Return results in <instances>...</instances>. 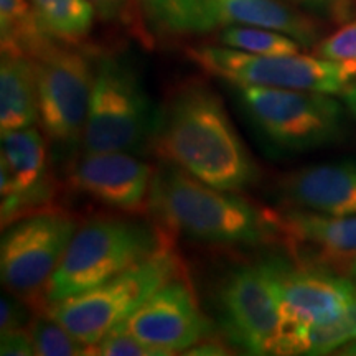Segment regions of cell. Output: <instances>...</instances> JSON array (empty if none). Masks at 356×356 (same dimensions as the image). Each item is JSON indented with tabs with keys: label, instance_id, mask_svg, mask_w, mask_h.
Returning a JSON list of instances; mask_svg holds the SVG:
<instances>
[{
	"label": "cell",
	"instance_id": "6da1fadb",
	"mask_svg": "<svg viewBox=\"0 0 356 356\" xmlns=\"http://www.w3.org/2000/svg\"><path fill=\"white\" fill-rule=\"evenodd\" d=\"M150 147L160 160L216 188L243 191L259 178L220 96L197 79L180 83L163 101Z\"/></svg>",
	"mask_w": 356,
	"mask_h": 356
},
{
	"label": "cell",
	"instance_id": "7a4b0ae2",
	"mask_svg": "<svg viewBox=\"0 0 356 356\" xmlns=\"http://www.w3.org/2000/svg\"><path fill=\"white\" fill-rule=\"evenodd\" d=\"M149 213L167 233L210 244L257 246L279 234L273 211L163 160L155 167Z\"/></svg>",
	"mask_w": 356,
	"mask_h": 356
},
{
	"label": "cell",
	"instance_id": "3957f363",
	"mask_svg": "<svg viewBox=\"0 0 356 356\" xmlns=\"http://www.w3.org/2000/svg\"><path fill=\"white\" fill-rule=\"evenodd\" d=\"M168 234L155 221L129 213L83 222L48 284L44 307L126 273L172 243Z\"/></svg>",
	"mask_w": 356,
	"mask_h": 356
},
{
	"label": "cell",
	"instance_id": "277c9868",
	"mask_svg": "<svg viewBox=\"0 0 356 356\" xmlns=\"http://www.w3.org/2000/svg\"><path fill=\"white\" fill-rule=\"evenodd\" d=\"M155 121L137 71L121 56L97 55L83 152H140L152 144Z\"/></svg>",
	"mask_w": 356,
	"mask_h": 356
},
{
	"label": "cell",
	"instance_id": "5b68a950",
	"mask_svg": "<svg viewBox=\"0 0 356 356\" xmlns=\"http://www.w3.org/2000/svg\"><path fill=\"white\" fill-rule=\"evenodd\" d=\"M178 274H181L180 259L168 243L126 273L78 296L47 305L43 312L92 348Z\"/></svg>",
	"mask_w": 356,
	"mask_h": 356
},
{
	"label": "cell",
	"instance_id": "8992f818",
	"mask_svg": "<svg viewBox=\"0 0 356 356\" xmlns=\"http://www.w3.org/2000/svg\"><path fill=\"white\" fill-rule=\"evenodd\" d=\"M78 228L73 213L48 204L7 225L0 244V275L8 293L44 309L48 284Z\"/></svg>",
	"mask_w": 356,
	"mask_h": 356
},
{
	"label": "cell",
	"instance_id": "52a82bcc",
	"mask_svg": "<svg viewBox=\"0 0 356 356\" xmlns=\"http://www.w3.org/2000/svg\"><path fill=\"white\" fill-rule=\"evenodd\" d=\"M186 56L204 73L238 88H280L343 95L353 76L343 66L320 56H262L228 47H190Z\"/></svg>",
	"mask_w": 356,
	"mask_h": 356
},
{
	"label": "cell",
	"instance_id": "ba28073f",
	"mask_svg": "<svg viewBox=\"0 0 356 356\" xmlns=\"http://www.w3.org/2000/svg\"><path fill=\"white\" fill-rule=\"evenodd\" d=\"M239 99L259 131L282 149H315L343 134V109L333 95L246 86L239 88Z\"/></svg>",
	"mask_w": 356,
	"mask_h": 356
},
{
	"label": "cell",
	"instance_id": "9c48e42d",
	"mask_svg": "<svg viewBox=\"0 0 356 356\" xmlns=\"http://www.w3.org/2000/svg\"><path fill=\"white\" fill-rule=\"evenodd\" d=\"M40 127L58 145L81 144L86 127L95 60L71 43H51L35 58Z\"/></svg>",
	"mask_w": 356,
	"mask_h": 356
},
{
	"label": "cell",
	"instance_id": "30bf717a",
	"mask_svg": "<svg viewBox=\"0 0 356 356\" xmlns=\"http://www.w3.org/2000/svg\"><path fill=\"white\" fill-rule=\"evenodd\" d=\"M220 309L236 345L252 355H275L280 307L273 261L231 270L220 287Z\"/></svg>",
	"mask_w": 356,
	"mask_h": 356
},
{
	"label": "cell",
	"instance_id": "8fae6325",
	"mask_svg": "<svg viewBox=\"0 0 356 356\" xmlns=\"http://www.w3.org/2000/svg\"><path fill=\"white\" fill-rule=\"evenodd\" d=\"M118 328L168 355H184L211 333L193 289L181 274L157 289Z\"/></svg>",
	"mask_w": 356,
	"mask_h": 356
},
{
	"label": "cell",
	"instance_id": "7c38bea8",
	"mask_svg": "<svg viewBox=\"0 0 356 356\" xmlns=\"http://www.w3.org/2000/svg\"><path fill=\"white\" fill-rule=\"evenodd\" d=\"M155 167L129 152L81 155L70 172L74 190L118 213L144 215L149 211Z\"/></svg>",
	"mask_w": 356,
	"mask_h": 356
},
{
	"label": "cell",
	"instance_id": "4fadbf2b",
	"mask_svg": "<svg viewBox=\"0 0 356 356\" xmlns=\"http://www.w3.org/2000/svg\"><path fill=\"white\" fill-rule=\"evenodd\" d=\"M274 262L280 307V333L340 318L353 297L356 284L330 270Z\"/></svg>",
	"mask_w": 356,
	"mask_h": 356
},
{
	"label": "cell",
	"instance_id": "5bb4252c",
	"mask_svg": "<svg viewBox=\"0 0 356 356\" xmlns=\"http://www.w3.org/2000/svg\"><path fill=\"white\" fill-rule=\"evenodd\" d=\"M47 136L42 129L30 126L2 132L0 162V195L2 226L35 211L53 193L48 173Z\"/></svg>",
	"mask_w": 356,
	"mask_h": 356
},
{
	"label": "cell",
	"instance_id": "9a60e30c",
	"mask_svg": "<svg viewBox=\"0 0 356 356\" xmlns=\"http://www.w3.org/2000/svg\"><path fill=\"white\" fill-rule=\"evenodd\" d=\"M280 195L299 210L328 216L356 215V162H327L280 178Z\"/></svg>",
	"mask_w": 356,
	"mask_h": 356
},
{
	"label": "cell",
	"instance_id": "2e32d148",
	"mask_svg": "<svg viewBox=\"0 0 356 356\" xmlns=\"http://www.w3.org/2000/svg\"><path fill=\"white\" fill-rule=\"evenodd\" d=\"M273 213L289 244L314 249L325 259H348V264L356 256V215L328 216L299 208Z\"/></svg>",
	"mask_w": 356,
	"mask_h": 356
},
{
	"label": "cell",
	"instance_id": "e0dca14e",
	"mask_svg": "<svg viewBox=\"0 0 356 356\" xmlns=\"http://www.w3.org/2000/svg\"><path fill=\"white\" fill-rule=\"evenodd\" d=\"M220 26L246 25L275 30L312 47L318 38V25L310 17L280 0H211Z\"/></svg>",
	"mask_w": 356,
	"mask_h": 356
},
{
	"label": "cell",
	"instance_id": "ac0fdd59",
	"mask_svg": "<svg viewBox=\"0 0 356 356\" xmlns=\"http://www.w3.org/2000/svg\"><path fill=\"white\" fill-rule=\"evenodd\" d=\"M40 122L38 83L35 60L2 53L0 61V129L2 132Z\"/></svg>",
	"mask_w": 356,
	"mask_h": 356
},
{
	"label": "cell",
	"instance_id": "d6986e66",
	"mask_svg": "<svg viewBox=\"0 0 356 356\" xmlns=\"http://www.w3.org/2000/svg\"><path fill=\"white\" fill-rule=\"evenodd\" d=\"M2 53L37 58L58 42L44 29L30 0H0Z\"/></svg>",
	"mask_w": 356,
	"mask_h": 356
},
{
	"label": "cell",
	"instance_id": "ffe728a7",
	"mask_svg": "<svg viewBox=\"0 0 356 356\" xmlns=\"http://www.w3.org/2000/svg\"><path fill=\"white\" fill-rule=\"evenodd\" d=\"M136 3L160 32L203 35L220 26L211 0H136Z\"/></svg>",
	"mask_w": 356,
	"mask_h": 356
},
{
	"label": "cell",
	"instance_id": "44dd1931",
	"mask_svg": "<svg viewBox=\"0 0 356 356\" xmlns=\"http://www.w3.org/2000/svg\"><path fill=\"white\" fill-rule=\"evenodd\" d=\"M44 29L63 43H78L91 33L96 10L88 0H30Z\"/></svg>",
	"mask_w": 356,
	"mask_h": 356
},
{
	"label": "cell",
	"instance_id": "7402d4cb",
	"mask_svg": "<svg viewBox=\"0 0 356 356\" xmlns=\"http://www.w3.org/2000/svg\"><path fill=\"white\" fill-rule=\"evenodd\" d=\"M353 340L350 323L341 315L332 322L284 330L275 355H327Z\"/></svg>",
	"mask_w": 356,
	"mask_h": 356
},
{
	"label": "cell",
	"instance_id": "603a6c76",
	"mask_svg": "<svg viewBox=\"0 0 356 356\" xmlns=\"http://www.w3.org/2000/svg\"><path fill=\"white\" fill-rule=\"evenodd\" d=\"M222 47L262 56L296 55L302 44L286 33L246 25H226L220 33Z\"/></svg>",
	"mask_w": 356,
	"mask_h": 356
},
{
	"label": "cell",
	"instance_id": "cb8c5ba5",
	"mask_svg": "<svg viewBox=\"0 0 356 356\" xmlns=\"http://www.w3.org/2000/svg\"><path fill=\"white\" fill-rule=\"evenodd\" d=\"M35 353L40 356H83L91 355V346L83 343L47 312H42L29 323Z\"/></svg>",
	"mask_w": 356,
	"mask_h": 356
},
{
	"label": "cell",
	"instance_id": "d4e9b609",
	"mask_svg": "<svg viewBox=\"0 0 356 356\" xmlns=\"http://www.w3.org/2000/svg\"><path fill=\"white\" fill-rule=\"evenodd\" d=\"M315 55L341 65L356 78V22H350L318 42Z\"/></svg>",
	"mask_w": 356,
	"mask_h": 356
},
{
	"label": "cell",
	"instance_id": "484cf974",
	"mask_svg": "<svg viewBox=\"0 0 356 356\" xmlns=\"http://www.w3.org/2000/svg\"><path fill=\"white\" fill-rule=\"evenodd\" d=\"M88 2L102 22L121 25L129 32L136 33L142 42H150V35L139 19L140 8L137 7L136 0H88Z\"/></svg>",
	"mask_w": 356,
	"mask_h": 356
},
{
	"label": "cell",
	"instance_id": "4316f807",
	"mask_svg": "<svg viewBox=\"0 0 356 356\" xmlns=\"http://www.w3.org/2000/svg\"><path fill=\"white\" fill-rule=\"evenodd\" d=\"M91 355L101 356H168L167 351L139 340L122 328H113L91 348Z\"/></svg>",
	"mask_w": 356,
	"mask_h": 356
},
{
	"label": "cell",
	"instance_id": "83f0119b",
	"mask_svg": "<svg viewBox=\"0 0 356 356\" xmlns=\"http://www.w3.org/2000/svg\"><path fill=\"white\" fill-rule=\"evenodd\" d=\"M0 355L2 356H32L35 353L33 340L29 328L19 327L0 333Z\"/></svg>",
	"mask_w": 356,
	"mask_h": 356
},
{
	"label": "cell",
	"instance_id": "f1b7e54d",
	"mask_svg": "<svg viewBox=\"0 0 356 356\" xmlns=\"http://www.w3.org/2000/svg\"><path fill=\"white\" fill-rule=\"evenodd\" d=\"M25 302L15 297L3 296L0 300V333L19 328L26 320V310L24 309Z\"/></svg>",
	"mask_w": 356,
	"mask_h": 356
},
{
	"label": "cell",
	"instance_id": "f546056e",
	"mask_svg": "<svg viewBox=\"0 0 356 356\" xmlns=\"http://www.w3.org/2000/svg\"><path fill=\"white\" fill-rule=\"evenodd\" d=\"M184 355H193V356H216V355H229L228 346L221 343L220 340H215L213 337L204 338L200 343L193 345L191 348L185 351Z\"/></svg>",
	"mask_w": 356,
	"mask_h": 356
},
{
	"label": "cell",
	"instance_id": "4dcf8cb0",
	"mask_svg": "<svg viewBox=\"0 0 356 356\" xmlns=\"http://www.w3.org/2000/svg\"><path fill=\"white\" fill-rule=\"evenodd\" d=\"M343 317L346 318V322L350 323L351 332H353V338L356 340V289H355L353 297H351V300H350V305L346 307ZM350 343H351V341H350Z\"/></svg>",
	"mask_w": 356,
	"mask_h": 356
},
{
	"label": "cell",
	"instance_id": "1f68e13d",
	"mask_svg": "<svg viewBox=\"0 0 356 356\" xmlns=\"http://www.w3.org/2000/svg\"><path fill=\"white\" fill-rule=\"evenodd\" d=\"M341 96H343L345 104L348 106V109L356 115V84H351Z\"/></svg>",
	"mask_w": 356,
	"mask_h": 356
},
{
	"label": "cell",
	"instance_id": "d6a6232c",
	"mask_svg": "<svg viewBox=\"0 0 356 356\" xmlns=\"http://www.w3.org/2000/svg\"><path fill=\"white\" fill-rule=\"evenodd\" d=\"M296 2H302V3H307V6H314V7H335V6H340L341 0H296Z\"/></svg>",
	"mask_w": 356,
	"mask_h": 356
},
{
	"label": "cell",
	"instance_id": "836d02e7",
	"mask_svg": "<svg viewBox=\"0 0 356 356\" xmlns=\"http://www.w3.org/2000/svg\"><path fill=\"white\" fill-rule=\"evenodd\" d=\"M348 270H350L351 277H353V280L356 282V256L353 257V259L350 261V264H348Z\"/></svg>",
	"mask_w": 356,
	"mask_h": 356
}]
</instances>
